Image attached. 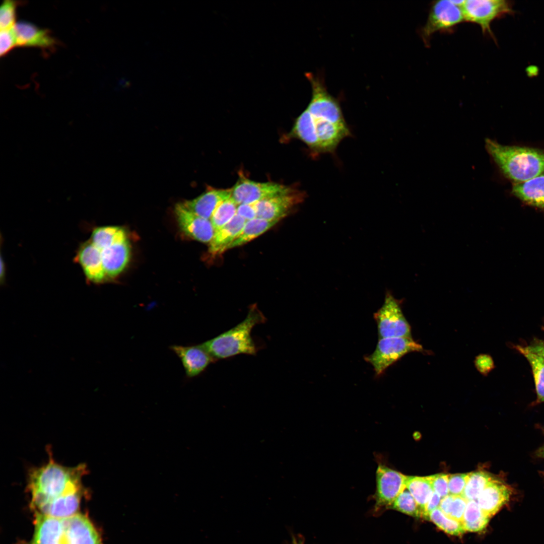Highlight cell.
<instances>
[{"label": "cell", "mask_w": 544, "mask_h": 544, "mask_svg": "<svg viewBox=\"0 0 544 544\" xmlns=\"http://www.w3.org/2000/svg\"><path fill=\"white\" fill-rule=\"evenodd\" d=\"M486 148L502 173L514 183L522 182L544 173V151L501 145L487 139Z\"/></svg>", "instance_id": "3957f363"}, {"label": "cell", "mask_w": 544, "mask_h": 544, "mask_svg": "<svg viewBox=\"0 0 544 544\" xmlns=\"http://www.w3.org/2000/svg\"><path fill=\"white\" fill-rule=\"evenodd\" d=\"M125 238L124 230L119 227L101 226L92 229L89 239L97 247L101 249Z\"/></svg>", "instance_id": "4316f807"}, {"label": "cell", "mask_w": 544, "mask_h": 544, "mask_svg": "<svg viewBox=\"0 0 544 544\" xmlns=\"http://www.w3.org/2000/svg\"><path fill=\"white\" fill-rule=\"evenodd\" d=\"M542 329H543V330H544V327H542Z\"/></svg>", "instance_id": "f6af8a7d"}, {"label": "cell", "mask_w": 544, "mask_h": 544, "mask_svg": "<svg viewBox=\"0 0 544 544\" xmlns=\"http://www.w3.org/2000/svg\"><path fill=\"white\" fill-rule=\"evenodd\" d=\"M535 455L539 458L544 459V443L537 449Z\"/></svg>", "instance_id": "60d3db41"}, {"label": "cell", "mask_w": 544, "mask_h": 544, "mask_svg": "<svg viewBox=\"0 0 544 544\" xmlns=\"http://www.w3.org/2000/svg\"><path fill=\"white\" fill-rule=\"evenodd\" d=\"M175 213L181 230L186 234L203 243L211 242L215 230L210 220L195 214L182 203L176 205Z\"/></svg>", "instance_id": "4fadbf2b"}, {"label": "cell", "mask_w": 544, "mask_h": 544, "mask_svg": "<svg viewBox=\"0 0 544 544\" xmlns=\"http://www.w3.org/2000/svg\"><path fill=\"white\" fill-rule=\"evenodd\" d=\"M429 520L444 532L453 535H460L466 531L461 522L448 517L439 508L430 513Z\"/></svg>", "instance_id": "4dcf8cb0"}, {"label": "cell", "mask_w": 544, "mask_h": 544, "mask_svg": "<svg viewBox=\"0 0 544 544\" xmlns=\"http://www.w3.org/2000/svg\"><path fill=\"white\" fill-rule=\"evenodd\" d=\"M494 477L485 471L471 472L462 496L467 501L477 500L486 485Z\"/></svg>", "instance_id": "83f0119b"}, {"label": "cell", "mask_w": 544, "mask_h": 544, "mask_svg": "<svg viewBox=\"0 0 544 544\" xmlns=\"http://www.w3.org/2000/svg\"><path fill=\"white\" fill-rule=\"evenodd\" d=\"M265 320L256 304H253L242 321L200 345L215 360L241 354L255 355L257 349L251 335V331L254 326L265 322Z\"/></svg>", "instance_id": "277c9868"}, {"label": "cell", "mask_w": 544, "mask_h": 544, "mask_svg": "<svg viewBox=\"0 0 544 544\" xmlns=\"http://www.w3.org/2000/svg\"><path fill=\"white\" fill-rule=\"evenodd\" d=\"M20 2L14 0H5L0 8L1 30L11 29L16 24V10Z\"/></svg>", "instance_id": "d6a6232c"}, {"label": "cell", "mask_w": 544, "mask_h": 544, "mask_svg": "<svg viewBox=\"0 0 544 544\" xmlns=\"http://www.w3.org/2000/svg\"><path fill=\"white\" fill-rule=\"evenodd\" d=\"M376 512L390 508L397 496L406 488V475L379 464L376 473Z\"/></svg>", "instance_id": "30bf717a"}, {"label": "cell", "mask_w": 544, "mask_h": 544, "mask_svg": "<svg viewBox=\"0 0 544 544\" xmlns=\"http://www.w3.org/2000/svg\"><path fill=\"white\" fill-rule=\"evenodd\" d=\"M292 544H297V539L295 537H293Z\"/></svg>", "instance_id": "7bdbcfd3"}, {"label": "cell", "mask_w": 544, "mask_h": 544, "mask_svg": "<svg viewBox=\"0 0 544 544\" xmlns=\"http://www.w3.org/2000/svg\"><path fill=\"white\" fill-rule=\"evenodd\" d=\"M14 30L17 46L48 49L52 48L56 44V39L49 30L40 28L29 22H17Z\"/></svg>", "instance_id": "e0dca14e"}, {"label": "cell", "mask_w": 544, "mask_h": 544, "mask_svg": "<svg viewBox=\"0 0 544 544\" xmlns=\"http://www.w3.org/2000/svg\"><path fill=\"white\" fill-rule=\"evenodd\" d=\"M515 349L529 362L534 378L537 400L544 402V361L533 352L528 346L517 345Z\"/></svg>", "instance_id": "d4e9b609"}, {"label": "cell", "mask_w": 544, "mask_h": 544, "mask_svg": "<svg viewBox=\"0 0 544 544\" xmlns=\"http://www.w3.org/2000/svg\"><path fill=\"white\" fill-rule=\"evenodd\" d=\"M98 248L101 253L106 279L118 275L124 269L129 259L130 248L127 238L103 248Z\"/></svg>", "instance_id": "ac0fdd59"}, {"label": "cell", "mask_w": 544, "mask_h": 544, "mask_svg": "<svg viewBox=\"0 0 544 544\" xmlns=\"http://www.w3.org/2000/svg\"><path fill=\"white\" fill-rule=\"evenodd\" d=\"M390 508L413 517H423L417 502L406 488L395 498Z\"/></svg>", "instance_id": "1f68e13d"}, {"label": "cell", "mask_w": 544, "mask_h": 544, "mask_svg": "<svg viewBox=\"0 0 544 544\" xmlns=\"http://www.w3.org/2000/svg\"><path fill=\"white\" fill-rule=\"evenodd\" d=\"M291 135L304 143L318 155V144L311 114L306 108L296 118Z\"/></svg>", "instance_id": "7402d4cb"}, {"label": "cell", "mask_w": 544, "mask_h": 544, "mask_svg": "<svg viewBox=\"0 0 544 544\" xmlns=\"http://www.w3.org/2000/svg\"><path fill=\"white\" fill-rule=\"evenodd\" d=\"M237 206L238 204L232 196L219 204L210 219L215 231L232 220L236 215Z\"/></svg>", "instance_id": "f1b7e54d"}, {"label": "cell", "mask_w": 544, "mask_h": 544, "mask_svg": "<svg viewBox=\"0 0 544 544\" xmlns=\"http://www.w3.org/2000/svg\"><path fill=\"white\" fill-rule=\"evenodd\" d=\"M232 189H211L197 197L182 203L188 210L203 218L210 220L219 204L231 196Z\"/></svg>", "instance_id": "d6986e66"}, {"label": "cell", "mask_w": 544, "mask_h": 544, "mask_svg": "<svg viewBox=\"0 0 544 544\" xmlns=\"http://www.w3.org/2000/svg\"><path fill=\"white\" fill-rule=\"evenodd\" d=\"M170 349L180 359L185 374L189 378L199 375L215 360L200 345L192 346L173 345Z\"/></svg>", "instance_id": "2e32d148"}, {"label": "cell", "mask_w": 544, "mask_h": 544, "mask_svg": "<svg viewBox=\"0 0 544 544\" xmlns=\"http://www.w3.org/2000/svg\"><path fill=\"white\" fill-rule=\"evenodd\" d=\"M422 350V346L412 338H382L379 339L374 351L365 357V360L372 366L376 375L379 376L405 354Z\"/></svg>", "instance_id": "8992f818"}, {"label": "cell", "mask_w": 544, "mask_h": 544, "mask_svg": "<svg viewBox=\"0 0 544 544\" xmlns=\"http://www.w3.org/2000/svg\"><path fill=\"white\" fill-rule=\"evenodd\" d=\"M379 338L412 337L411 326L404 317L399 301L386 292L381 307L374 314Z\"/></svg>", "instance_id": "ba28073f"}, {"label": "cell", "mask_w": 544, "mask_h": 544, "mask_svg": "<svg viewBox=\"0 0 544 544\" xmlns=\"http://www.w3.org/2000/svg\"><path fill=\"white\" fill-rule=\"evenodd\" d=\"M442 498L436 492H433L428 501L425 510L423 518L429 520L430 513L436 508H439Z\"/></svg>", "instance_id": "f35d334b"}, {"label": "cell", "mask_w": 544, "mask_h": 544, "mask_svg": "<svg viewBox=\"0 0 544 544\" xmlns=\"http://www.w3.org/2000/svg\"><path fill=\"white\" fill-rule=\"evenodd\" d=\"M512 192L525 203L544 209V173L524 182L514 183Z\"/></svg>", "instance_id": "44dd1931"}, {"label": "cell", "mask_w": 544, "mask_h": 544, "mask_svg": "<svg viewBox=\"0 0 544 544\" xmlns=\"http://www.w3.org/2000/svg\"><path fill=\"white\" fill-rule=\"evenodd\" d=\"M529 349L534 353L539 356L544 361V341L535 339L530 346Z\"/></svg>", "instance_id": "ab89813d"}, {"label": "cell", "mask_w": 544, "mask_h": 544, "mask_svg": "<svg viewBox=\"0 0 544 544\" xmlns=\"http://www.w3.org/2000/svg\"><path fill=\"white\" fill-rule=\"evenodd\" d=\"M74 261L80 264L88 282L98 284L106 280L100 251L89 239L79 246Z\"/></svg>", "instance_id": "5bb4252c"}, {"label": "cell", "mask_w": 544, "mask_h": 544, "mask_svg": "<svg viewBox=\"0 0 544 544\" xmlns=\"http://www.w3.org/2000/svg\"><path fill=\"white\" fill-rule=\"evenodd\" d=\"M31 544H103L93 524L80 514L55 517L37 514Z\"/></svg>", "instance_id": "7a4b0ae2"}, {"label": "cell", "mask_w": 544, "mask_h": 544, "mask_svg": "<svg viewBox=\"0 0 544 544\" xmlns=\"http://www.w3.org/2000/svg\"><path fill=\"white\" fill-rule=\"evenodd\" d=\"M469 473L448 474V490L450 495L461 496L469 477Z\"/></svg>", "instance_id": "836d02e7"}, {"label": "cell", "mask_w": 544, "mask_h": 544, "mask_svg": "<svg viewBox=\"0 0 544 544\" xmlns=\"http://www.w3.org/2000/svg\"><path fill=\"white\" fill-rule=\"evenodd\" d=\"M543 477H544V471H543Z\"/></svg>", "instance_id": "bcb514c9"}, {"label": "cell", "mask_w": 544, "mask_h": 544, "mask_svg": "<svg viewBox=\"0 0 544 544\" xmlns=\"http://www.w3.org/2000/svg\"><path fill=\"white\" fill-rule=\"evenodd\" d=\"M511 494V489L507 484L494 477L476 501L485 514L491 518L509 502Z\"/></svg>", "instance_id": "9a60e30c"}, {"label": "cell", "mask_w": 544, "mask_h": 544, "mask_svg": "<svg viewBox=\"0 0 544 544\" xmlns=\"http://www.w3.org/2000/svg\"><path fill=\"white\" fill-rule=\"evenodd\" d=\"M5 270V269L4 263L2 259H1V280L4 277Z\"/></svg>", "instance_id": "b9f144b4"}, {"label": "cell", "mask_w": 544, "mask_h": 544, "mask_svg": "<svg viewBox=\"0 0 544 544\" xmlns=\"http://www.w3.org/2000/svg\"><path fill=\"white\" fill-rule=\"evenodd\" d=\"M246 220L237 214L228 223L215 231L209 243V252L215 255L222 254L236 238L243 229Z\"/></svg>", "instance_id": "ffe728a7"}, {"label": "cell", "mask_w": 544, "mask_h": 544, "mask_svg": "<svg viewBox=\"0 0 544 544\" xmlns=\"http://www.w3.org/2000/svg\"><path fill=\"white\" fill-rule=\"evenodd\" d=\"M434 492L443 498L449 494L448 490V474L439 473L430 475Z\"/></svg>", "instance_id": "d590c367"}, {"label": "cell", "mask_w": 544, "mask_h": 544, "mask_svg": "<svg viewBox=\"0 0 544 544\" xmlns=\"http://www.w3.org/2000/svg\"><path fill=\"white\" fill-rule=\"evenodd\" d=\"M14 27L11 29L1 30L0 32V55L3 56L7 54L16 45V40Z\"/></svg>", "instance_id": "e575fe53"}, {"label": "cell", "mask_w": 544, "mask_h": 544, "mask_svg": "<svg viewBox=\"0 0 544 544\" xmlns=\"http://www.w3.org/2000/svg\"><path fill=\"white\" fill-rule=\"evenodd\" d=\"M463 21L460 5L456 1H434L430 5L426 23L420 30V36L428 47L434 34L451 31Z\"/></svg>", "instance_id": "5b68a950"}, {"label": "cell", "mask_w": 544, "mask_h": 544, "mask_svg": "<svg viewBox=\"0 0 544 544\" xmlns=\"http://www.w3.org/2000/svg\"><path fill=\"white\" fill-rule=\"evenodd\" d=\"M278 222L258 217L246 221L241 231L229 246L228 249L242 246L251 241L267 231Z\"/></svg>", "instance_id": "603a6c76"}, {"label": "cell", "mask_w": 544, "mask_h": 544, "mask_svg": "<svg viewBox=\"0 0 544 544\" xmlns=\"http://www.w3.org/2000/svg\"><path fill=\"white\" fill-rule=\"evenodd\" d=\"M304 198L297 190L277 195L255 203L257 217L267 220L280 221L286 217Z\"/></svg>", "instance_id": "7c38bea8"}, {"label": "cell", "mask_w": 544, "mask_h": 544, "mask_svg": "<svg viewBox=\"0 0 544 544\" xmlns=\"http://www.w3.org/2000/svg\"><path fill=\"white\" fill-rule=\"evenodd\" d=\"M405 486L417 502L423 518L426 505L434 492L430 475L407 476Z\"/></svg>", "instance_id": "cb8c5ba5"}, {"label": "cell", "mask_w": 544, "mask_h": 544, "mask_svg": "<svg viewBox=\"0 0 544 544\" xmlns=\"http://www.w3.org/2000/svg\"><path fill=\"white\" fill-rule=\"evenodd\" d=\"M231 189V196L238 205L256 203L289 193L294 189L277 183L255 182L241 175Z\"/></svg>", "instance_id": "8fae6325"}, {"label": "cell", "mask_w": 544, "mask_h": 544, "mask_svg": "<svg viewBox=\"0 0 544 544\" xmlns=\"http://www.w3.org/2000/svg\"><path fill=\"white\" fill-rule=\"evenodd\" d=\"M464 21L478 25L484 34L494 40L491 24L496 19L513 12L511 4L504 0H466L460 5Z\"/></svg>", "instance_id": "52a82bcc"}, {"label": "cell", "mask_w": 544, "mask_h": 544, "mask_svg": "<svg viewBox=\"0 0 544 544\" xmlns=\"http://www.w3.org/2000/svg\"><path fill=\"white\" fill-rule=\"evenodd\" d=\"M474 362L477 369L484 375H487L494 368L492 357L487 354L478 355Z\"/></svg>", "instance_id": "8d00e7d4"}, {"label": "cell", "mask_w": 544, "mask_h": 544, "mask_svg": "<svg viewBox=\"0 0 544 544\" xmlns=\"http://www.w3.org/2000/svg\"><path fill=\"white\" fill-rule=\"evenodd\" d=\"M306 77L310 82L312 97L307 107L311 114L341 125H347L337 100L327 91L322 81L311 74Z\"/></svg>", "instance_id": "9c48e42d"}, {"label": "cell", "mask_w": 544, "mask_h": 544, "mask_svg": "<svg viewBox=\"0 0 544 544\" xmlns=\"http://www.w3.org/2000/svg\"><path fill=\"white\" fill-rule=\"evenodd\" d=\"M467 502L462 496L449 494L442 498L439 508L448 517L462 523Z\"/></svg>", "instance_id": "f546056e"}, {"label": "cell", "mask_w": 544, "mask_h": 544, "mask_svg": "<svg viewBox=\"0 0 544 544\" xmlns=\"http://www.w3.org/2000/svg\"><path fill=\"white\" fill-rule=\"evenodd\" d=\"M236 214L246 221L256 218L257 214L255 203L238 205Z\"/></svg>", "instance_id": "74e56055"}, {"label": "cell", "mask_w": 544, "mask_h": 544, "mask_svg": "<svg viewBox=\"0 0 544 544\" xmlns=\"http://www.w3.org/2000/svg\"><path fill=\"white\" fill-rule=\"evenodd\" d=\"M490 519L482 511L476 500L467 501L462 521L466 531H483L487 526Z\"/></svg>", "instance_id": "484cf974"}, {"label": "cell", "mask_w": 544, "mask_h": 544, "mask_svg": "<svg viewBox=\"0 0 544 544\" xmlns=\"http://www.w3.org/2000/svg\"><path fill=\"white\" fill-rule=\"evenodd\" d=\"M297 544H304L302 540H297Z\"/></svg>", "instance_id": "ee69618b"}, {"label": "cell", "mask_w": 544, "mask_h": 544, "mask_svg": "<svg viewBox=\"0 0 544 544\" xmlns=\"http://www.w3.org/2000/svg\"><path fill=\"white\" fill-rule=\"evenodd\" d=\"M49 455L47 462L28 472L31 505L38 514L55 517L75 514L86 493L83 479L87 468L84 464L65 466Z\"/></svg>", "instance_id": "6da1fadb"}]
</instances>
